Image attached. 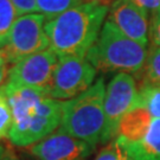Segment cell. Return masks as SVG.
I'll return each instance as SVG.
<instances>
[{"label": "cell", "mask_w": 160, "mask_h": 160, "mask_svg": "<svg viewBox=\"0 0 160 160\" xmlns=\"http://www.w3.org/2000/svg\"><path fill=\"white\" fill-rule=\"evenodd\" d=\"M1 90L12 110L13 123L8 137L12 145L32 146L59 128L63 101L52 98L44 90L13 86L7 82Z\"/></svg>", "instance_id": "obj_1"}, {"label": "cell", "mask_w": 160, "mask_h": 160, "mask_svg": "<svg viewBox=\"0 0 160 160\" xmlns=\"http://www.w3.org/2000/svg\"><path fill=\"white\" fill-rule=\"evenodd\" d=\"M109 8L90 1L75 6L45 24L50 49L59 58L84 57L98 38Z\"/></svg>", "instance_id": "obj_2"}, {"label": "cell", "mask_w": 160, "mask_h": 160, "mask_svg": "<svg viewBox=\"0 0 160 160\" xmlns=\"http://www.w3.org/2000/svg\"><path fill=\"white\" fill-rule=\"evenodd\" d=\"M147 53L146 46L128 38L107 20L96 42L87 52V59L103 72L138 74L143 69Z\"/></svg>", "instance_id": "obj_3"}, {"label": "cell", "mask_w": 160, "mask_h": 160, "mask_svg": "<svg viewBox=\"0 0 160 160\" xmlns=\"http://www.w3.org/2000/svg\"><path fill=\"white\" fill-rule=\"evenodd\" d=\"M104 78L100 77L89 89L68 101H63L59 131L96 147L104 131Z\"/></svg>", "instance_id": "obj_4"}, {"label": "cell", "mask_w": 160, "mask_h": 160, "mask_svg": "<svg viewBox=\"0 0 160 160\" xmlns=\"http://www.w3.org/2000/svg\"><path fill=\"white\" fill-rule=\"evenodd\" d=\"M97 70L87 57L59 58L53 71L49 96L55 100H71L92 86Z\"/></svg>", "instance_id": "obj_5"}, {"label": "cell", "mask_w": 160, "mask_h": 160, "mask_svg": "<svg viewBox=\"0 0 160 160\" xmlns=\"http://www.w3.org/2000/svg\"><path fill=\"white\" fill-rule=\"evenodd\" d=\"M45 20L46 17L42 13H30L14 20L4 48L8 56V63H17L50 46L45 32Z\"/></svg>", "instance_id": "obj_6"}, {"label": "cell", "mask_w": 160, "mask_h": 160, "mask_svg": "<svg viewBox=\"0 0 160 160\" xmlns=\"http://www.w3.org/2000/svg\"><path fill=\"white\" fill-rule=\"evenodd\" d=\"M137 82L129 74L119 72L110 80L104 95V131L101 142L108 143L118 137L122 118L131 110L138 97Z\"/></svg>", "instance_id": "obj_7"}, {"label": "cell", "mask_w": 160, "mask_h": 160, "mask_svg": "<svg viewBox=\"0 0 160 160\" xmlns=\"http://www.w3.org/2000/svg\"><path fill=\"white\" fill-rule=\"evenodd\" d=\"M57 55L50 50L37 52L13 64L8 71L7 83L48 92L58 63Z\"/></svg>", "instance_id": "obj_8"}, {"label": "cell", "mask_w": 160, "mask_h": 160, "mask_svg": "<svg viewBox=\"0 0 160 160\" xmlns=\"http://www.w3.org/2000/svg\"><path fill=\"white\" fill-rule=\"evenodd\" d=\"M29 149L38 160H88L95 147L57 129Z\"/></svg>", "instance_id": "obj_9"}, {"label": "cell", "mask_w": 160, "mask_h": 160, "mask_svg": "<svg viewBox=\"0 0 160 160\" xmlns=\"http://www.w3.org/2000/svg\"><path fill=\"white\" fill-rule=\"evenodd\" d=\"M108 20L128 38L147 46L148 43V11L133 0H114L109 8Z\"/></svg>", "instance_id": "obj_10"}, {"label": "cell", "mask_w": 160, "mask_h": 160, "mask_svg": "<svg viewBox=\"0 0 160 160\" xmlns=\"http://www.w3.org/2000/svg\"><path fill=\"white\" fill-rule=\"evenodd\" d=\"M153 120L147 109L134 104V107L127 113L120 122L118 138L126 142H138L147 133L149 125Z\"/></svg>", "instance_id": "obj_11"}, {"label": "cell", "mask_w": 160, "mask_h": 160, "mask_svg": "<svg viewBox=\"0 0 160 160\" xmlns=\"http://www.w3.org/2000/svg\"><path fill=\"white\" fill-rule=\"evenodd\" d=\"M118 139L134 160H160V119L152 120L147 133L138 142H126L120 138Z\"/></svg>", "instance_id": "obj_12"}, {"label": "cell", "mask_w": 160, "mask_h": 160, "mask_svg": "<svg viewBox=\"0 0 160 160\" xmlns=\"http://www.w3.org/2000/svg\"><path fill=\"white\" fill-rule=\"evenodd\" d=\"M135 104L145 107L152 118L160 119V84H141Z\"/></svg>", "instance_id": "obj_13"}, {"label": "cell", "mask_w": 160, "mask_h": 160, "mask_svg": "<svg viewBox=\"0 0 160 160\" xmlns=\"http://www.w3.org/2000/svg\"><path fill=\"white\" fill-rule=\"evenodd\" d=\"M38 11L46 19H53L75 6L83 4V0H36Z\"/></svg>", "instance_id": "obj_14"}, {"label": "cell", "mask_w": 160, "mask_h": 160, "mask_svg": "<svg viewBox=\"0 0 160 160\" xmlns=\"http://www.w3.org/2000/svg\"><path fill=\"white\" fill-rule=\"evenodd\" d=\"M142 84H160V48L152 45L143 65Z\"/></svg>", "instance_id": "obj_15"}, {"label": "cell", "mask_w": 160, "mask_h": 160, "mask_svg": "<svg viewBox=\"0 0 160 160\" xmlns=\"http://www.w3.org/2000/svg\"><path fill=\"white\" fill-rule=\"evenodd\" d=\"M17 12L11 0H0V48L5 46Z\"/></svg>", "instance_id": "obj_16"}, {"label": "cell", "mask_w": 160, "mask_h": 160, "mask_svg": "<svg viewBox=\"0 0 160 160\" xmlns=\"http://www.w3.org/2000/svg\"><path fill=\"white\" fill-rule=\"evenodd\" d=\"M13 123L12 110L5 92L0 89V141L8 139Z\"/></svg>", "instance_id": "obj_17"}, {"label": "cell", "mask_w": 160, "mask_h": 160, "mask_svg": "<svg viewBox=\"0 0 160 160\" xmlns=\"http://www.w3.org/2000/svg\"><path fill=\"white\" fill-rule=\"evenodd\" d=\"M126 148L118 138L112 140L103 147L94 160H123L126 157Z\"/></svg>", "instance_id": "obj_18"}, {"label": "cell", "mask_w": 160, "mask_h": 160, "mask_svg": "<svg viewBox=\"0 0 160 160\" xmlns=\"http://www.w3.org/2000/svg\"><path fill=\"white\" fill-rule=\"evenodd\" d=\"M11 1L16 8L17 16H20V17L38 11L36 0H11Z\"/></svg>", "instance_id": "obj_19"}, {"label": "cell", "mask_w": 160, "mask_h": 160, "mask_svg": "<svg viewBox=\"0 0 160 160\" xmlns=\"http://www.w3.org/2000/svg\"><path fill=\"white\" fill-rule=\"evenodd\" d=\"M149 37L152 39V45L160 48V12L152 13V19L149 25Z\"/></svg>", "instance_id": "obj_20"}, {"label": "cell", "mask_w": 160, "mask_h": 160, "mask_svg": "<svg viewBox=\"0 0 160 160\" xmlns=\"http://www.w3.org/2000/svg\"><path fill=\"white\" fill-rule=\"evenodd\" d=\"M135 4L145 8L146 11L157 13L160 12V0H133Z\"/></svg>", "instance_id": "obj_21"}, {"label": "cell", "mask_w": 160, "mask_h": 160, "mask_svg": "<svg viewBox=\"0 0 160 160\" xmlns=\"http://www.w3.org/2000/svg\"><path fill=\"white\" fill-rule=\"evenodd\" d=\"M8 71H10V69L7 68V64L0 65V89L6 83V78H8Z\"/></svg>", "instance_id": "obj_22"}, {"label": "cell", "mask_w": 160, "mask_h": 160, "mask_svg": "<svg viewBox=\"0 0 160 160\" xmlns=\"http://www.w3.org/2000/svg\"><path fill=\"white\" fill-rule=\"evenodd\" d=\"M7 63H8V56L5 49H0V65H5Z\"/></svg>", "instance_id": "obj_23"}, {"label": "cell", "mask_w": 160, "mask_h": 160, "mask_svg": "<svg viewBox=\"0 0 160 160\" xmlns=\"http://www.w3.org/2000/svg\"><path fill=\"white\" fill-rule=\"evenodd\" d=\"M12 157L8 154L7 149L4 146H0V160H10Z\"/></svg>", "instance_id": "obj_24"}, {"label": "cell", "mask_w": 160, "mask_h": 160, "mask_svg": "<svg viewBox=\"0 0 160 160\" xmlns=\"http://www.w3.org/2000/svg\"><path fill=\"white\" fill-rule=\"evenodd\" d=\"M123 160H134V158H133L132 155L128 154V153H126V157H125V159Z\"/></svg>", "instance_id": "obj_25"}, {"label": "cell", "mask_w": 160, "mask_h": 160, "mask_svg": "<svg viewBox=\"0 0 160 160\" xmlns=\"http://www.w3.org/2000/svg\"><path fill=\"white\" fill-rule=\"evenodd\" d=\"M92 1H96V2H100V1H103V0H92Z\"/></svg>", "instance_id": "obj_26"}, {"label": "cell", "mask_w": 160, "mask_h": 160, "mask_svg": "<svg viewBox=\"0 0 160 160\" xmlns=\"http://www.w3.org/2000/svg\"><path fill=\"white\" fill-rule=\"evenodd\" d=\"M10 160H18V159H16V158H13V157H12V158Z\"/></svg>", "instance_id": "obj_27"}]
</instances>
